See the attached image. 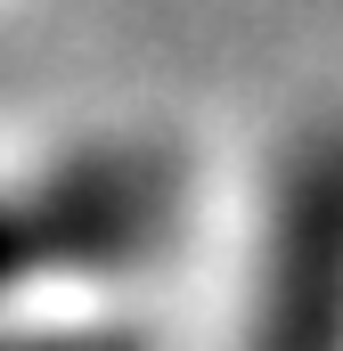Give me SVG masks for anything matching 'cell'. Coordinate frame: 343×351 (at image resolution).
I'll use <instances>...</instances> for the list:
<instances>
[{"label": "cell", "mask_w": 343, "mask_h": 351, "mask_svg": "<svg viewBox=\"0 0 343 351\" xmlns=\"http://www.w3.org/2000/svg\"><path fill=\"white\" fill-rule=\"evenodd\" d=\"M147 221H156L147 172H82V180H58L33 204H0V294L41 262L123 254V245H139Z\"/></svg>", "instance_id": "2"}, {"label": "cell", "mask_w": 343, "mask_h": 351, "mask_svg": "<svg viewBox=\"0 0 343 351\" xmlns=\"http://www.w3.org/2000/svg\"><path fill=\"white\" fill-rule=\"evenodd\" d=\"M254 351H343V131L311 139L278 188Z\"/></svg>", "instance_id": "1"}]
</instances>
